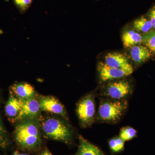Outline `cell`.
Returning <instances> with one entry per match:
<instances>
[{
    "label": "cell",
    "instance_id": "3957f363",
    "mask_svg": "<svg viewBox=\"0 0 155 155\" xmlns=\"http://www.w3.org/2000/svg\"><path fill=\"white\" fill-rule=\"evenodd\" d=\"M127 101L124 100L103 101L99 108L98 119L104 122H117L127 110Z\"/></svg>",
    "mask_w": 155,
    "mask_h": 155
},
{
    "label": "cell",
    "instance_id": "cb8c5ba5",
    "mask_svg": "<svg viewBox=\"0 0 155 155\" xmlns=\"http://www.w3.org/2000/svg\"></svg>",
    "mask_w": 155,
    "mask_h": 155
},
{
    "label": "cell",
    "instance_id": "ac0fdd59",
    "mask_svg": "<svg viewBox=\"0 0 155 155\" xmlns=\"http://www.w3.org/2000/svg\"><path fill=\"white\" fill-rule=\"evenodd\" d=\"M137 131L132 127H123L120 132V137L124 141H128L132 139L136 136Z\"/></svg>",
    "mask_w": 155,
    "mask_h": 155
},
{
    "label": "cell",
    "instance_id": "30bf717a",
    "mask_svg": "<svg viewBox=\"0 0 155 155\" xmlns=\"http://www.w3.org/2000/svg\"><path fill=\"white\" fill-rule=\"evenodd\" d=\"M11 94L21 100L27 99L36 96L34 88L27 82L14 84L11 87Z\"/></svg>",
    "mask_w": 155,
    "mask_h": 155
},
{
    "label": "cell",
    "instance_id": "ba28073f",
    "mask_svg": "<svg viewBox=\"0 0 155 155\" xmlns=\"http://www.w3.org/2000/svg\"><path fill=\"white\" fill-rule=\"evenodd\" d=\"M97 70L100 79L103 81L119 79L132 74L123 69L110 67L103 62L99 63Z\"/></svg>",
    "mask_w": 155,
    "mask_h": 155
},
{
    "label": "cell",
    "instance_id": "44dd1931",
    "mask_svg": "<svg viewBox=\"0 0 155 155\" xmlns=\"http://www.w3.org/2000/svg\"><path fill=\"white\" fill-rule=\"evenodd\" d=\"M150 20L151 22L153 28L155 29V6L150 9L148 14Z\"/></svg>",
    "mask_w": 155,
    "mask_h": 155
},
{
    "label": "cell",
    "instance_id": "52a82bcc",
    "mask_svg": "<svg viewBox=\"0 0 155 155\" xmlns=\"http://www.w3.org/2000/svg\"><path fill=\"white\" fill-rule=\"evenodd\" d=\"M37 98L41 110L60 115L67 119V112L64 106L55 97L51 96L38 95Z\"/></svg>",
    "mask_w": 155,
    "mask_h": 155
},
{
    "label": "cell",
    "instance_id": "277c9868",
    "mask_svg": "<svg viewBox=\"0 0 155 155\" xmlns=\"http://www.w3.org/2000/svg\"><path fill=\"white\" fill-rule=\"evenodd\" d=\"M76 112L84 127L91 126L94 121L95 114L94 98L92 94L84 97L78 104Z\"/></svg>",
    "mask_w": 155,
    "mask_h": 155
},
{
    "label": "cell",
    "instance_id": "603a6c76",
    "mask_svg": "<svg viewBox=\"0 0 155 155\" xmlns=\"http://www.w3.org/2000/svg\"><path fill=\"white\" fill-rule=\"evenodd\" d=\"M13 155H29L28 154L22 153H19V152H15Z\"/></svg>",
    "mask_w": 155,
    "mask_h": 155
},
{
    "label": "cell",
    "instance_id": "ffe728a7",
    "mask_svg": "<svg viewBox=\"0 0 155 155\" xmlns=\"http://www.w3.org/2000/svg\"><path fill=\"white\" fill-rule=\"evenodd\" d=\"M14 2L19 9L24 12L29 8L32 0H14Z\"/></svg>",
    "mask_w": 155,
    "mask_h": 155
},
{
    "label": "cell",
    "instance_id": "7a4b0ae2",
    "mask_svg": "<svg viewBox=\"0 0 155 155\" xmlns=\"http://www.w3.org/2000/svg\"><path fill=\"white\" fill-rule=\"evenodd\" d=\"M40 126L47 137L69 144L72 142V132L69 126L61 119L54 117L39 119Z\"/></svg>",
    "mask_w": 155,
    "mask_h": 155
},
{
    "label": "cell",
    "instance_id": "6da1fadb",
    "mask_svg": "<svg viewBox=\"0 0 155 155\" xmlns=\"http://www.w3.org/2000/svg\"><path fill=\"white\" fill-rule=\"evenodd\" d=\"M40 127L39 120L38 118L19 122L15 128L14 136L21 148L29 151L39 149L42 143Z\"/></svg>",
    "mask_w": 155,
    "mask_h": 155
},
{
    "label": "cell",
    "instance_id": "4fadbf2b",
    "mask_svg": "<svg viewBox=\"0 0 155 155\" xmlns=\"http://www.w3.org/2000/svg\"><path fill=\"white\" fill-rule=\"evenodd\" d=\"M79 142L76 155H105L98 147L81 136L79 137Z\"/></svg>",
    "mask_w": 155,
    "mask_h": 155
},
{
    "label": "cell",
    "instance_id": "7402d4cb",
    "mask_svg": "<svg viewBox=\"0 0 155 155\" xmlns=\"http://www.w3.org/2000/svg\"><path fill=\"white\" fill-rule=\"evenodd\" d=\"M40 155H53V154L50 152V151L48 149L46 148L43 151Z\"/></svg>",
    "mask_w": 155,
    "mask_h": 155
},
{
    "label": "cell",
    "instance_id": "5bb4252c",
    "mask_svg": "<svg viewBox=\"0 0 155 155\" xmlns=\"http://www.w3.org/2000/svg\"><path fill=\"white\" fill-rule=\"evenodd\" d=\"M122 41L125 48H132L142 43V36L134 31H126L122 34Z\"/></svg>",
    "mask_w": 155,
    "mask_h": 155
},
{
    "label": "cell",
    "instance_id": "e0dca14e",
    "mask_svg": "<svg viewBox=\"0 0 155 155\" xmlns=\"http://www.w3.org/2000/svg\"><path fill=\"white\" fill-rule=\"evenodd\" d=\"M125 141L119 137H116L110 140L109 145L111 150L114 153H118L124 149Z\"/></svg>",
    "mask_w": 155,
    "mask_h": 155
},
{
    "label": "cell",
    "instance_id": "d6986e66",
    "mask_svg": "<svg viewBox=\"0 0 155 155\" xmlns=\"http://www.w3.org/2000/svg\"><path fill=\"white\" fill-rule=\"evenodd\" d=\"M8 144L9 140L7 131L3 125L0 114V147L5 148Z\"/></svg>",
    "mask_w": 155,
    "mask_h": 155
},
{
    "label": "cell",
    "instance_id": "7c38bea8",
    "mask_svg": "<svg viewBox=\"0 0 155 155\" xmlns=\"http://www.w3.org/2000/svg\"><path fill=\"white\" fill-rule=\"evenodd\" d=\"M131 48L130 55L131 59L137 65L144 63L150 58V52L147 47L136 45Z\"/></svg>",
    "mask_w": 155,
    "mask_h": 155
},
{
    "label": "cell",
    "instance_id": "9a60e30c",
    "mask_svg": "<svg viewBox=\"0 0 155 155\" xmlns=\"http://www.w3.org/2000/svg\"><path fill=\"white\" fill-rule=\"evenodd\" d=\"M134 27L139 31L147 33L149 32L153 28L151 22L149 19L144 17H141L137 19L133 22Z\"/></svg>",
    "mask_w": 155,
    "mask_h": 155
},
{
    "label": "cell",
    "instance_id": "8992f818",
    "mask_svg": "<svg viewBox=\"0 0 155 155\" xmlns=\"http://www.w3.org/2000/svg\"><path fill=\"white\" fill-rule=\"evenodd\" d=\"M36 96L22 100V108L15 119V122H20L25 119H37L38 118L41 110Z\"/></svg>",
    "mask_w": 155,
    "mask_h": 155
},
{
    "label": "cell",
    "instance_id": "2e32d148",
    "mask_svg": "<svg viewBox=\"0 0 155 155\" xmlns=\"http://www.w3.org/2000/svg\"><path fill=\"white\" fill-rule=\"evenodd\" d=\"M142 43L149 49L155 52V31H150L142 35Z\"/></svg>",
    "mask_w": 155,
    "mask_h": 155
},
{
    "label": "cell",
    "instance_id": "9c48e42d",
    "mask_svg": "<svg viewBox=\"0 0 155 155\" xmlns=\"http://www.w3.org/2000/svg\"><path fill=\"white\" fill-rule=\"evenodd\" d=\"M105 63L110 67L123 69L132 73L133 68L124 55L119 53H111L105 57Z\"/></svg>",
    "mask_w": 155,
    "mask_h": 155
},
{
    "label": "cell",
    "instance_id": "5b68a950",
    "mask_svg": "<svg viewBox=\"0 0 155 155\" xmlns=\"http://www.w3.org/2000/svg\"><path fill=\"white\" fill-rule=\"evenodd\" d=\"M132 90L128 81L120 80L108 84L103 94L114 99L121 100L131 94Z\"/></svg>",
    "mask_w": 155,
    "mask_h": 155
},
{
    "label": "cell",
    "instance_id": "8fae6325",
    "mask_svg": "<svg viewBox=\"0 0 155 155\" xmlns=\"http://www.w3.org/2000/svg\"><path fill=\"white\" fill-rule=\"evenodd\" d=\"M22 105V100L11 94L5 106L6 115L10 121L15 122V119L21 110Z\"/></svg>",
    "mask_w": 155,
    "mask_h": 155
}]
</instances>
